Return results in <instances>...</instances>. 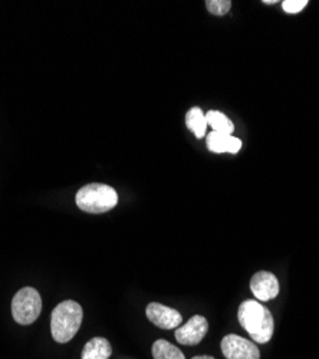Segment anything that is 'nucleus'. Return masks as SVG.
<instances>
[{
	"label": "nucleus",
	"mask_w": 319,
	"mask_h": 359,
	"mask_svg": "<svg viewBox=\"0 0 319 359\" xmlns=\"http://www.w3.org/2000/svg\"><path fill=\"white\" fill-rule=\"evenodd\" d=\"M239 322L250 338L257 344H266L273 335V316L266 306L257 301H245L239 308Z\"/></svg>",
	"instance_id": "obj_1"
},
{
	"label": "nucleus",
	"mask_w": 319,
	"mask_h": 359,
	"mask_svg": "<svg viewBox=\"0 0 319 359\" xmlns=\"http://www.w3.org/2000/svg\"><path fill=\"white\" fill-rule=\"evenodd\" d=\"M82 318V308L75 301H65L57 305L50 316L52 338L60 344L69 342L79 331Z\"/></svg>",
	"instance_id": "obj_2"
},
{
	"label": "nucleus",
	"mask_w": 319,
	"mask_h": 359,
	"mask_svg": "<svg viewBox=\"0 0 319 359\" xmlns=\"http://www.w3.org/2000/svg\"><path fill=\"white\" fill-rule=\"evenodd\" d=\"M76 205L85 213H107L118 204V194L112 187L101 183L86 184L78 190Z\"/></svg>",
	"instance_id": "obj_3"
},
{
	"label": "nucleus",
	"mask_w": 319,
	"mask_h": 359,
	"mask_svg": "<svg viewBox=\"0 0 319 359\" xmlns=\"http://www.w3.org/2000/svg\"><path fill=\"white\" fill-rule=\"evenodd\" d=\"M42 312V299L36 289L23 287L12 301L13 319L20 325L34 323Z\"/></svg>",
	"instance_id": "obj_4"
},
{
	"label": "nucleus",
	"mask_w": 319,
	"mask_h": 359,
	"mask_svg": "<svg viewBox=\"0 0 319 359\" xmlns=\"http://www.w3.org/2000/svg\"><path fill=\"white\" fill-rule=\"evenodd\" d=\"M222 352L226 359H259V348L239 335H227L222 339Z\"/></svg>",
	"instance_id": "obj_5"
},
{
	"label": "nucleus",
	"mask_w": 319,
	"mask_h": 359,
	"mask_svg": "<svg viewBox=\"0 0 319 359\" xmlns=\"http://www.w3.org/2000/svg\"><path fill=\"white\" fill-rule=\"evenodd\" d=\"M209 331V323L205 316L194 315L190 320L176 329V339L182 345H197L203 341Z\"/></svg>",
	"instance_id": "obj_6"
},
{
	"label": "nucleus",
	"mask_w": 319,
	"mask_h": 359,
	"mask_svg": "<svg viewBox=\"0 0 319 359\" xmlns=\"http://www.w3.org/2000/svg\"><path fill=\"white\" fill-rule=\"evenodd\" d=\"M250 289L259 301L268 302L278 296L279 282L271 272H257L250 280Z\"/></svg>",
	"instance_id": "obj_7"
},
{
	"label": "nucleus",
	"mask_w": 319,
	"mask_h": 359,
	"mask_svg": "<svg viewBox=\"0 0 319 359\" xmlns=\"http://www.w3.org/2000/svg\"><path fill=\"white\" fill-rule=\"evenodd\" d=\"M146 313L149 320L161 329H174L182 323V315L179 311L157 302L149 304Z\"/></svg>",
	"instance_id": "obj_8"
},
{
	"label": "nucleus",
	"mask_w": 319,
	"mask_h": 359,
	"mask_svg": "<svg viewBox=\"0 0 319 359\" xmlns=\"http://www.w3.org/2000/svg\"><path fill=\"white\" fill-rule=\"evenodd\" d=\"M208 148L212 153H230L236 154L240 151L242 141L233 135L212 131L208 134Z\"/></svg>",
	"instance_id": "obj_9"
},
{
	"label": "nucleus",
	"mask_w": 319,
	"mask_h": 359,
	"mask_svg": "<svg viewBox=\"0 0 319 359\" xmlns=\"http://www.w3.org/2000/svg\"><path fill=\"white\" fill-rule=\"evenodd\" d=\"M112 346L105 338H93L85 344L81 359H109Z\"/></svg>",
	"instance_id": "obj_10"
},
{
	"label": "nucleus",
	"mask_w": 319,
	"mask_h": 359,
	"mask_svg": "<svg viewBox=\"0 0 319 359\" xmlns=\"http://www.w3.org/2000/svg\"><path fill=\"white\" fill-rule=\"evenodd\" d=\"M186 126L197 138L205 137L206 135V128H208V121H206L205 112H203L198 107L191 108L186 114Z\"/></svg>",
	"instance_id": "obj_11"
},
{
	"label": "nucleus",
	"mask_w": 319,
	"mask_h": 359,
	"mask_svg": "<svg viewBox=\"0 0 319 359\" xmlns=\"http://www.w3.org/2000/svg\"><path fill=\"white\" fill-rule=\"evenodd\" d=\"M206 121H208L209 126H212L213 131H216V133L231 135V134H233V131H235L233 123H231L230 119L223 112L209 111L206 114Z\"/></svg>",
	"instance_id": "obj_12"
},
{
	"label": "nucleus",
	"mask_w": 319,
	"mask_h": 359,
	"mask_svg": "<svg viewBox=\"0 0 319 359\" xmlns=\"http://www.w3.org/2000/svg\"><path fill=\"white\" fill-rule=\"evenodd\" d=\"M154 359H186L184 353L164 339H158L153 344Z\"/></svg>",
	"instance_id": "obj_13"
},
{
	"label": "nucleus",
	"mask_w": 319,
	"mask_h": 359,
	"mask_svg": "<svg viewBox=\"0 0 319 359\" xmlns=\"http://www.w3.org/2000/svg\"><path fill=\"white\" fill-rule=\"evenodd\" d=\"M206 8L210 13L216 16H223L230 11L231 2L230 0H208Z\"/></svg>",
	"instance_id": "obj_14"
},
{
	"label": "nucleus",
	"mask_w": 319,
	"mask_h": 359,
	"mask_svg": "<svg viewBox=\"0 0 319 359\" xmlns=\"http://www.w3.org/2000/svg\"><path fill=\"white\" fill-rule=\"evenodd\" d=\"M308 5V0H285L282 8L287 13H298Z\"/></svg>",
	"instance_id": "obj_15"
},
{
	"label": "nucleus",
	"mask_w": 319,
	"mask_h": 359,
	"mask_svg": "<svg viewBox=\"0 0 319 359\" xmlns=\"http://www.w3.org/2000/svg\"><path fill=\"white\" fill-rule=\"evenodd\" d=\"M193 359H215V358L209 356V355H200V356H194Z\"/></svg>",
	"instance_id": "obj_16"
},
{
	"label": "nucleus",
	"mask_w": 319,
	"mask_h": 359,
	"mask_svg": "<svg viewBox=\"0 0 319 359\" xmlns=\"http://www.w3.org/2000/svg\"><path fill=\"white\" fill-rule=\"evenodd\" d=\"M265 4H266V5H275L276 0H265Z\"/></svg>",
	"instance_id": "obj_17"
}]
</instances>
